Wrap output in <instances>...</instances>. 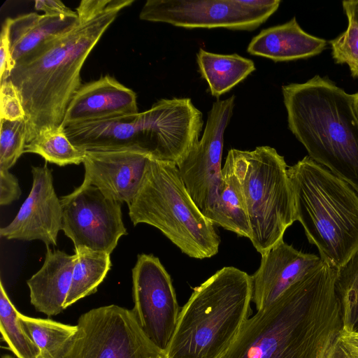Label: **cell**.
<instances>
[{
  "instance_id": "17",
  "label": "cell",
  "mask_w": 358,
  "mask_h": 358,
  "mask_svg": "<svg viewBox=\"0 0 358 358\" xmlns=\"http://www.w3.org/2000/svg\"><path fill=\"white\" fill-rule=\"evenodd\" d=\"M47 246L42 267L27 281L30 302L35 309L48 316L57 315L64 305L71 288L76 255Z\"/></svg>"
},
{
  "instance_id": "26",
  "label": "cell",
  "mask_w": 358,
  "mask_h": 358,
  "mask_svg": "<svg viewBox=\"0 0 358 358\" xmlns=\"http://www.w3.org/2000/svg\"><path fill=\"white\" fill-rule=\"evenodd\" d=\"M336 290L341 303L343 330L358 331V251L338 268Z\"/></svg>"
},
{
  "instance_id": "29",
  "label": "cell",
  "mask_w": 358,
  "mask_h": 358,
  "mask_svg": "<svg viewBox=\"0 0 358 358\" xmlns=\"http://www.w3.org/2000/svg\"><path fill=\"white\" fill-rule=\"evenodd\" d=\"M0 83V119L10 121L24 120L25 112L16 87L10 78Z\"/></svg>"
},
{
  "instance_id": "28",
  "label": "cell",
  "mask_w": 358,
  "mask_h": 358,
  "mask_svg": "<svg viewBox=\"0 0 358 358\" xmlns=\"http://www.w3.org/2000/svg\"><path fill=\"white\" fill-rule=\"evenodd\" d=\"M345 31L329 41L331 55L336 64H347L353 78H358V23L347 16Z\"/></svg>"
},
{
  "instance_id": "1",
  "label": "cell",
  "mask_w": 358,
  "mask_h": 358,
  "mask_svg": "<svg viewBox=\"0 0 358 358\" xmlns=\"http://www.w3.org/2000/svg\"><path fill=\"white\" fill-rule=\"evenodd\" d=\"M338 268H317L244 324L222 358H327L343 329Z\"/></svg>"
},
{
  "instance_id": "11",
  "label": "cell",
  "mask_w": 358,
  "mask_h": 358,
  "mask_svg": "<svg viewBox=\"0 0 358 358\" xmlns=\"http://www.w3.org/2000/svg\"><path fill=\"white\" fill-rule=\"evenodd\" d=\"M132 312L148 340L165 357L180 308L170 275L158 257L141 254L132 269Z\"/></svg>"
},
{
  "instance_id": "5",
  "label": "cell",
  "mask_w": 358,
  "mask_h": 358,
  "mask_svg": "<svg viewBox=\"0 0 358 358\" xmlns=\"http://www.w3.org/2000/svg\"><path fill=\"white\" fill-rule=\"evenodd\" d=\"M287 174L296 221L320 258L341 268L358 251V191L309 156Z\"/></svg>"
},
{
  "instance_id": "12",
  "label": "cell",
  "mask_w": 358,
  "mask_h": 358,
  "mask_svg": "<svg viewBox=\"0 0 358 358\" xmlns=\"http://www.w3.org/2000/svg\"><path fill=\"white\" fill-rule=\"evenodd\" d=\"M234 102L235 96L232 95L213 103L201 138L176 165L188 193L206 217L219 194L224 134Z\"/></svg>"
},
{
  "instance_id": "32",
  "label": "cell",
  "mask_w": 358,
  "mask_h": 358,
  "mask_svg": "<svg viewBox=\"0 0 358 358\" xmlns=\"http://www.w3.org/2000/svg\"><path fill=\"white\" fill-rule=\"evenodd\" d=\"M34 7L36 10H42L48 15H75L76 11L71 10L61 1L38 0L35 1Z\"/></svg>"
},
{
  "instance_id": "38",
  "label": "cell",
  "mask_w": 358,
  "mask_h": 358,
  "mask_svg": "<svg viewBox=\"0 0 358 358\" xmlns=\"http://www.w3.org/2000/svg\"><path fill=\"white\" fill-rule=\"evenodd\" d=\"M159 358H164V357H159Z\"/></svg>"
},
{
  "instance_id": "4",
  "label": "cell",
  "mask_w": 358,
  "mask_h": 358,
  "mask_svg": "<svg viewBox=\"0 0 358 358\" xmlns=\"http://www.w3.org/2000/svg\"><path fill=\"white\" fill-rule=\"evenodd\" d=\"M252 276L224 266L195 287L164 358H222L251 313Z\"/></svg>"
},
{
  "instance_id": "10",
  "label": "cell",
  "mask_w": 358,
  "mask_h": 358,
  "mask_svg": "<svg viewBox=\"0 0 358 358\" xmlns=\"http://www.w3.org/2000/svg\"><path fill=\"white\" fill-rule=\"evenodd\" d=\"M62 231L75 249L86 248L111 254L121 236L127 234L122 203L97 187L82 183L60 198Z\"/></svg>"
},
{
  "instance_id": "34",
  "label": "cell",
  "mask_w": 358,
  "mask_h": 358,
  "mask_svg": "<svg viewBox=\"0 0 358 358\" xmlns=\"http://www.w3.org/2000/svg\"><path fill=\"white\" fill-rule=\"evenodd\" d=\"M342 6L346 16L351 17L358 23V0L343 1Z\"/></svg>"
},
{
  "instance_id": "24",
  "label": "cell",
  "mask_w": 358,
  "mask_h": 358,
  "mask_svg": "<svg viewBox=\"0 0 358 358\" xmlns=\"http://www.w3.org/2000/svg\"><path fill=\"white\" fill-rule=\"evenodd\" d=\"M24 152L39 155L46 162L59 166L80 164L85 156V151L72 144L62 125L41 131L26 143Z\"/></svg>"
},
{
  "instance_id": "36",
  "label": "cell",
  "mask_w": 358,
  "mask_h": 358,
  "mask_svg": "<svg viewBox=\"0 0 358 358\" xmlns=\"http://www.w3.org/2000/svg\"><path fill=\"white\" fill-rule=\"evenodd\" d=\"M352 103L353 108L355 112V114L358 118V92L355 94H352Z\"/></svg>"
},
{
  "instance_id": "18",
  "label": "cell",
  "mask_w": 358,
  "mask_h": 358,
  "mask_svg": "<svg viewBox=\"0 0 358 358\" xmlns=\"http://www.w3.org/2000/svg\"><path fill=\"white\" fill-rule=\"evenodd\" d=\"M326 46V40L306 32L294 17L284 24L262 30L252 38L247 52L274 62H287L314 57Z\"/></svg>"
},
{
  "instance_id": "9",
  "label": "cell",
  "mask_w": 358,
  "mask_h": 358,
  "mask_svg": "<svg viewBox=\"0 0 358 358\" xmlns=\"http://www.w3.org/2000/svg\"><path fill=\"white\" fill-rule=\"evenodd\" d=\"M280 0H148L139 18L186 29L251 31L279 8Z\"/></svg>"
},
{
  "instance_id": "21",
  "label": "cell",
  "mask_w": 358,
  "mask_h": 358,
  "mask_svg": "<svg viewBox=\"0 0 358 358\" xmlns=\"http://www.w3.org/2000/svg\"><path fill=\"white\" fill-rule=\"evenodd\" d=\"M196 62L213 96L219 98L255 70L254 62L237 54L223 55L200 48Z\"/></svg>"
},
{
  "instance_id": "7",
  "label": "cell",
  "mask_w": 358,
  "mask_h": 358,
  "mask_svg": "<svg viewBox=\"0 0 358 358\" xmlns=\"http://www.w3.org/2000/svg\"><path fill=\"white\" fill-rule=\"evenodd\" d=\"M243 194L251 230L250 241L263 255L283 240L295 221L294 199L283 156L264 145L253 150L231 149Z\"/></svg>"
},
{
  "instance_id": "19",
  "label": "cell",
  "mask_w": 358,
  "mask_h": 358,
  "mask_svg": "<svg viewBox=\"0 0 358 358\" xmlns=\"http://www.w3.org/2000/svg\"><path fill=\"white\" fill-rule=\"evenodd\" d=\"M78 22L77 14L57 16L29 13L11 18L9 40L15 64L43 43L75 27Z\"/></svg>"
},
{
  "instance_id": "23",
  "label": "cell",
  "mask_w": 358,
  "mask_h": 358,
  "mask_svg": "<svg viewBox=\"0 0 358 358\" xmlns=\"http://www.w3.org/2000/svg\"><path fill=\"white\" fill-rule=\"evenodd\" d=\"M17 317L24 331L38 348L39 358H60L78 329L77 324L31 317L20 312Z\"/></svg>"
},
{
  "instance_id": "8",
  "label": "cell",
  "mask_w": 358,
  "mask_h": 358,
  "mask_svg": "<svg viewBox=\"0 0 358 358\" xmlns=\"http://www.w3.org/2000/svg\"><path fill=\"white\" fill-rule=\"evenodd\" d=\"M78 329L60 358L164 357L145 336L132 312L109 305L78 318Z\"/></svg>"
},
{
  "instance_id": "30",
  "label": "cell",
  "mask_w": 358,
  "mask_h": 358,
  "mask_svg": "<svg viewBox=\"0 0 358 358\" xmlns=\"http://www.w3.org/2000/svg\"><path fill=\"white\" fill-rule=\"evenodd\" d=\"M11 18H7L3 25L0 36V82L10 78L11 71L15 66V62L12 58L10 40L9 28Z\"/></svg>"
},
{
  "instance_id": "31",
  "label": "cell",
  "mask_w": 358,
  "mask_h": 358,
  "mask_svg": "<svg viewBox=\"0 0 358 358\" xmlns=\"http://www.w3.org/2000/svg\"><path fill=\"white\" fill-rule=\"evenodd\" d=\"M17 178L9 170H0V204L8 205L21 195Z\"/></svg>"
},
{
  "instance_id": "37",
  "label": "cell",
  "mask_w": 358,
  "mask_h": 358,
  "mask_svg": "<svg viewBox=\"0 0 358 358\" xmlns=\"http://www.w3.org/2000/svg\"><path fill=\"white\" fill-rule=\"evenodd\" d=\"M1 358H13V357L9 355H4L1 357Z\"/></svg>"
},
{
  "instance_id": "33",
  "label": "cell",
  "mask_w": 358,
  "mask_h": 358,
  "mask_svg": "<svg viewBox=\"0 0 358 358\" xmlns=\"http://www.w3.org/2000/svg\"><path fill=\"white\" fill-rule=\"evenodd\" d=\"M327 358H358V351L343 341L339 336L332 345Z\"/></svg>"
},
{
  "instance_id": "22",
  "label": "cell",
  "mask_w": 358,
  "mask_h": 358,
  "mask_svg": "<svg viewBox=\"0 0 358 358\" xmlns=\"http://www.w3.org/2000/svg\"><path fill=\"white\" fill-rule=\"evenodd\" d=\"M75 254L76 259L64 309L95 293L112 266L110 255L106 252L80 248L75 249Z\"/></svg>"
},
{
  "instance_id": "20",
  "label": "cell",
  "mask_w": 358,
  "mask_h": 358,
  "mask_svg": "<svg viewBox=\"0 0 358 358\" xmlns=\"http://www.w3.org/2000/svg\"><path fill=\"white\" fill-rule=\"evenodd\" d=\"M207 218L214 224L239 236L251 238L243 194L233 162L228 155L222 168L217 199Z\"/></svg>"
},
{
  "instance_id": "16",
  "label": "cell",
  "mask_w": 358,
  "mask_h": 358,
  "mask_svg": "<svg viewBox=\"0 0 358 358\" xmlns=\"http://www.w3.org/2000/svg\"><path fill=\"white\" fill-rule=\"evenodd\" d=\"M139 113L136 93L110 75L82 85L71 99L62 126Z\"/></svg>"
},
{
  "instance_id": "35",
  "label": "cell",
  "mask_w": 358,
  "mask_h": 358,
  "mask_svg": "<svg viewBox=\"0 0 358 358\" xmlns=\"http://www.w3.org/2000/svg\"><path fill=\"white\" fill-rule=\"evenodd\" d=\"M341 338L358 351V331H347L342 329Z\"/></svg>"
},
{
  "instance_id": "27",
  "label": "cell",
  "mask_w": 358,
  "mask_h": 358,
  "mask_svg": "<svg viewBox=\"0 0 358 358\" xmlns=\"http://www.w3.org/2000/svg\"><path fill=\"white\" fill-rule=\"evenodd\" d=\"M0 170H9L24 153L27 122L0 119Z\"/></svg>"
},
{
  "instance_id": "6",
  "label": "cell",
  "mask_w": 358,
  "mask_h": 358,
  "mask_svg": "<svg viewBox=\"0 0 358 358\" xmlns=\"http://www.w3.org/2000/svg\"><path fill=\"white\" fill-rule=\"evenodd\" d=\"M134 224L158 229L184 254L203 259L218 252L214 224L188 193L176 164L152 158L143 182L128 206Z\"/></svg>"
},
{
  "instance_id": "15",
  "label": "cell",
  "mask_w": 358,
  "mask_h": 358,
  "mask_svg": "<svg viewBox=\"0 0 358 358\" xmlns=\"http://www.w3.org/2000/svg\"><path fill=\"white\" fill-rule=\"evenodd\" d=\"M322 262L320 256L297 250L283 240L273 246L262 255L259 267L251 275L252 301L257 310L271 305Z\"/></svg>"
},
{
  "instance_id": "3",
  "label": "cell",
  "mask_w": 358,
  "mask_h": 358,
  "mask_svg": "<svg viewBox=\"0 0 358 358\" xmlns=\"http://www.w3.org/2000/svg\"><path fill=\"white\" fill-rule=\"evenodd\" d=\"M288 127L308 156L358 191V118L352 94L327 76L282 87Z\"/></svg>"
},
{
  "instance_id": "13",
  "label": "cell",
  "mask_w": 358,
  "mask_h": 358,
  "mask_svg": "<svg viewBox=\"0 0 358 358\" xmlns=\"http://www.w3.org/2000/svg\"><path fill=\"white\" fill-rule=\"evenodd\" d=\"M32 186L13 220L0 229L8 240H41L56 245L62 229V208L53 186L52 171L46 164L32 166Z\"/></svg>"
},
{
  "instance_id": "2",
  "label": "cell",
  "mask_w": 358,
  "mask_h": 358,
  "mask_svg": "<svg viewBox=\"0 0 358 358\" xmlns=\"http://www.w3.org/2000/svg\"><path fill=\"white\" fill-rule=\"evenodd\" d=\"M134 0H83L78 24L36 48L15 64L10 79L25 112L27 143L41 131L62 124L82 85V67L96 43Z\"/></svg>"
},
{
  "instance_id": "14",
  "label": "cell",
  "mask_w": 358,
  "mask_h": 358,
  "mask_svg": "<svg viewBox=\"0 0 358 358\" xmlns=\"http://www.w3.org/2000/svg\"><path fill=\"white\" fill-rule=\"evenodd\" d=\"M152 157L133 150L86 151L83 183L128 206L138 194Z\"/></svg>"
},
{
  "instance_id": "25",
  "label": "cell",
  "mask_w": 358,
  "mask_h": 358,
  "mask_svg": "<svg viewBox=\"0 0 358 358\" xmlns=\"http://www.w3.org/2000/svg\"><path fill=\"white\" fill-rule=\"evenodd\" d=\"M18 312L1 280L0 331L2 339L17 358H39V350L24 331L18 320Z\"/></svg>"
}]
</instances>
